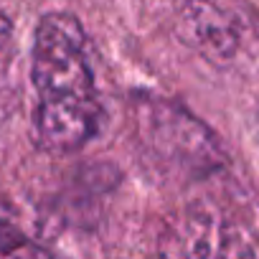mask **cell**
<instances>
[{"instance_id": "7a4b0ae2", "label": "cell", "mask_w": 259, "mask_h": 259, "mask_svg": "<svg viewBox=\"0 0 259 259\" xmlns=\"http://www.w3.org/2000/svg\"><path fill=\"white\" fill-rule=\"evenodd\" d=\"M181 31H183V38L191 41L196 49L216 54V56H226L236 46V36L229 21L224 18L219 8H213L206 0L186 3L181 13Z\"/></svg>"}, {"instance_id": "6da1fadb", "label": "cell", "mask_w": 259, "mask_h": 259, "mask_svg": "<svg viewBox=\"0 0 259 259\" xmlns=\"http://www.w3.org/2000/svg\"><path fill=\"white\" fill-rule=\"evenodd\" d=\"M33 87L38 92L36 130L49 150H76L97 130L99 104L87 38L76 18L51 13L33 38Z\"/></svg>"}, {"instance_id": "3957f363", "label": "cell", "mask_w": 259, "mask_h": 259, "mask_svg": "<svg viewBox=\"0 0 259 259\" xmlns=\"http://www.w3.org/2000/svg\"><path fill=\"white\" fill-rule=\"evenodd\" d=\"M0 259H51V254L16 226L0 221Z\"/></svg>"}, {"instance_id": "277c9868", "label": "cell", "mask_w": 259, "mask_h": 259, "mask_svg": "<svg viewBox=\"0 0 259 259\" xmlns=\"http://www.w3.org/2000/svg\"><path fill=\"white\" fill-rule=\"evenodd\" d=\"M8 31H11V23H8L3 16H0V44H3V41L8 38Z\"/></svg>"}]
</instances>
